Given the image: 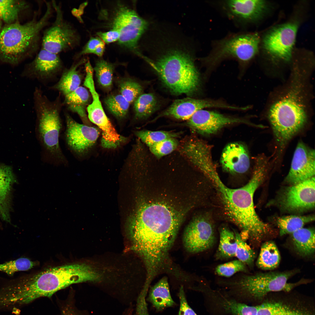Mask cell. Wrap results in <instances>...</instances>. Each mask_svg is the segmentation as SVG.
Masks as SVG:
<instances>
[{"instance_id": "cell-1", "label": "cell", "mask_w": 315, "mask_h": 315, "mask_svg": "<svg viewBox=\"0 0 315 315\" xmlns=\"http://www.w3.org/2000/svg\"><path fill=\"white\" fill-rule=\"evenodd\" d=\"M183 215L168 204L153 202L142 205L131 220L132 249L143 259L148 279L153 280L168 264Z\"/></svg>"}, {"instance_id": "cell-2", "label": "cell", "mask_w": 315, "mask_h": 315, "mask_svg": "<svg viewBox=\"0 0 315 315\" xmlns=\"http://www.w3.org/2000/svg\"><path fill=\"white\" fill-rule=\"evenodd\" d=\"M252 176L244 186L238 188L227 186L217 172L207 178L217 190L229 218L247 234L253 242L262 240L270 233L271 228L259 218L254 209V192L265 177L268 165L265 161L255 162Z\"/></svg>"}, {"instance_id": "cell-3", "label": "cell", "mask_w": 315, "mask_h": 315, "mask_svg": "<svg viewBox=\"0 0 315 315\" xmlns=\"http://www.w3.org/2000/svg\"><path fill=\"white\" fill-rule=\"evenodd\" d=\"M46 10L41 17L38 12L23 24H7L0 34V61L16 65L37 53L41 47L43 32L49 24L54 10L51 2L45 1Z\"/></svg>"}, {"instance_id": "cell-4", "label": "cell", "mask_w": 315, "mask_h": 315, "mask_svg": "<svg viewBox=\"0 0 315 315\" xmlns=\"http://www.w3.org/2000/svg\"><path fill=\"white\" fill-rule=\"evenodd\" d=\"M101 274L89 264L78 262L49 268L23 277L19 285L23 300L29 302L41 297H51L71 284L101 280Z\"/></svg>"}, {"instance_id": "cell-5", "label": "cell", "mask_w": 315, "mask_h": 315, "mask_svg": "<svg viewBox=\"0 0 315 315\" xmlns=\"http://www.w3.org/2000/svg\"><path fill=\"white\" fill-rule=\"evenodd\" d=\"M33 99L36 115V136L41 147L42 158L50 164L67 166L68 161L59 143L62 126L60 114L63 106L61 94L51 101L40 88L36 87Z\"/></svg>"}, {"instance_id": "cell-6", "label": "cell", "mask_w": 315, "mask_h": 315, "mask_svg": "<svg viewBox=\"0 0 315 315\" xmlns=\"http://www.w3.org/2000/svg\"><path fill=\"white\" fill-rule=\"evenodd\" d=\"M150 63L163 83L173 94L191 96L198 91L200 85V75L189 54L172 50L155 63Z\"/></svg>"}, {"instance_id": "cell-7", "label": "cell", "mask_w": 315, "mask_h": 315, "mask_svg": "<svg viewBox=\"0 0 315 315\" xmlns=\"http://www.w3.org/2000/svg\"><path fill=\"white\" fill-rule=\"evenodd\" d=\"M286 93L271 107L269 119L276 141L283 148L303 127L307 115L301 87L296 79Z\"/></svg>"}, {"instance_id": "cell-8", "label": "cell", "mask_w": 315, "mask_h": 315, "mask_svg": "<svg viewBox=\"0 0 315 315\" xmlns=\"http://www.w3.org/2000/svg\"><path fill=\"white\" fill-rule=\"evenodd\" d=\"M260 41L257 33L231 34L213 42L210 51L202 60L209 67L229 58L236 60L241 64H246L257 54Z\"/></svg>"}, {"instance_id": "cell-9", "label": "cell", "mask_w": 315, "mask_h": 315, "mask_svg": "<svg viewBox=\"0 0 315 315\" xmlns=\"http://www.w3.org/2000/svg\"><path fill=\"white\" fill-rule=\"evenodd\" d=\"M295 271L270 272L244 276L230 282L228 287L231 292L241 299L258 300L269 293L288 291L296 284L287 283Z\"/></svg>"}, {"instance_id": "cell-10", "label": "cell", "mask_w": 315, "mask_h": 315, "mask_svg": "<svg viewBox=\"0 0 315 315\" xmlns=\"http://www.w3.org/2000/svg\"><path fill=\"white\" fill-rule=\"evenodd\" d=\"M51 3L55 18L43 32L41 48L59 55L77 48L80 44V36L75 26L64 18L61 5L54 1Z\"/></svg>"}, {"instance_id": "cell-11", "label": "cell", "mask_w": 315, "mask_h": 315, "mask_svg": "<svg viewBox=\"0 0 315 315\" xmlns=\"http://www.w3.org/2000/svg\"><path fill=\"white\" fill-rule=\"evenodd\" d=\"M298 25L288 22L276 26L266 33L262 41L263 49L273 60L284 62L291 59Z\"/></svg>"}, {"instance_id": "cell-12", "label": "cell", "mask_w": 315, "mask_h": 315, "mask_svg": "<svg viewBox=\"0 0 315 315\" xmlns=\"http://www.w3.org/2000/svg\"><path fill=\"white\" fill-rule=\"evenodd\" d=\"M113 23V28L119 33L120 44L140 56L141 54L137 49L138 42L148 26L147 22L134 10L121 6L117 10Z\"/></svg>"}, {"instance_id": "cell-13", "label": "cell", "mask_w": 315, "mask_h": 315, "mask_svg": "<svg viewBox=\"0 0 315 315\" xmlns=\"http://www.w3.org/2000/svg\"><path fill=\"white\" fill-rule=\"evenodd\" d=\"M66 127L64 138L68 149L77 158L81 159L95 144L99 135L97 128L79 123L65 112Z\"/></svg>"}, {"instance_id": "cell-14", "label": "cell", "mask_w": 315, "mask_h": 315, "mask_svg": "<svg viewBox=\"0 0 315 315\" xmlns=\"http://www.w3.org/2000/svg\"><path fill=\"white\" fill-rule=\"evenodd\" d=\"M65 68L59 54L41 48L33 60L26 65L21 76L46 83L61 74Z\"/></svg>"}, {"instance_id": "cell-15", "label": "cell", "mask_w": 315, "mask_h": 315, "mask_svg": "<svg viewBox=\"0 0 315 315\" xmlns=\"http://www.w3.org/2000/svg\"><path fill=\"white\" fill-rule=\"evenodd\" d=\"M218 3L229 19L241 25L259 20L269 7L268 3L262 0H228Z\"/></svg>"}, {"instance_id": "cell-16", "label": "cell", "mask_w": 315, "mask_h": 315, "mask_svg": "<svg viewBox=\"0 0 315 315\" xmlns=\"http://www.w3.org/2000/svg\"><path fill=\"white\" fill-rule=\"evenodd\" d=\"M279 204L283 210L301 212L315 206V177L287 187L281 193Z\"/></svg>"}, {"instance_id": "cell-17", "label": "cell", "mask_w": 315, "mask_h": 315, "mask_svg": "<svg viewBox=\"0 0 315 315\" xmlns=\"http://www.w3.org/2000/svg\"><path fill=\"white\" fill-rule=\"evenodd\" d=\"M215 239L212 223L207 217L200 216L194 218L187 227L183 242L188 251L195 253L210 249L214 245Z\"/></svg>"}, {"instance_id": "cell-18", "label": "cell", "mask_w": 315, "mask_h": 315, "mask_svg": "<svg viewBox=\"0 0 315 315\" xmlns=\"http://www.w3.org/2000/svg\"><path fill=\"white\" fill-rule=\"evenodd\" d=\"M248 123L245 120L229 116L213 111L202 109L195 112L186 124L202 135L214 134L224 127L235 123Z\"/></svg>"}, {"instance_id": "cell-19", "label": "cell", "mask_w": 315, "mask_h": 315, "mask_svg": "<svg viewBox=\"0 0 315 315\" xmlns=\"http://www.w3.org/2000/svg\"><path fill=\"white\" fill-rule=\"evenodd\" d=\"M315 164L314 150L308 148L302 142H299L286 178V181L293 185L314 177Z\"/></svg>"}, {"instance_id": "cell-20", "label": "cell", "mask_w": 315, "mask_h": 315, "mask_svg": "<svg viewBox=\"0 0 315 315\" xmlns=\"http://www.w3.org/2000/svg\"><path fill=\"white\" fill-rule=\"evenodd\" d=\"M208 108L230 109V106L216 100L187 97L175 100L155 119L160 117H168L178 120H187L197 111Z\"/></svg>"}, {"instance_id": "cell-21", "label": "cell", "mask_w": 315, "mask_h": 315, "mask_svg": "<svg viewBox=\"0 0 315 315\" xmlns=\"http://www.w3.org/2000/svg\"><path fill=\"white\" fill-rule=\"evenodd\" d=\"M220 161L224 170L234 174L246 172L250 165L247 149L244 145L239 142L227 145L222 152Z\"/></svg>"}, {"instance_id": "cell-22", "label": "cell", "mask_w": 315, "mask_h": 315, "mask_svg": "<svg viewBox=\"0 0 315 315\" xmlns=\"http://www.w3.org/2000/svg\"><path fill=\"white\" fill-rule=\"evenodd\" d=\"M208 298L217 308L224 313L231 315H257L258 307L251 306L213 290L206 291Z\"/></svg>"}, {"instance_id": "cell-23", "label": "cell", "mask_w": 315, "mask_h": 315, "mask_svg": "<svg viewBox=\"0 0 315 315\" xmlns=\"http://www.w3.org/2000/svg\"><path fill=\"white\" fill-rule=\"evenodd\" d=\"M85 62L84 59L75 61L69 68H65L58 81L49 89L58 91L64 96L76 90L80 86L82 80L78 68Z\"/></svg>"}, {"instance_id": "cell-24", "label": "cell", "mask_w": 315, "mask_h": 315, "mask_svg": "<svg viewBox=\"0 0 315 315\" xmlns=\"http://www.w3.org/2000/svg\"><path fill=\"white\" fill-rule=\"evenodd\" d=\"M15 181L11 167L0 163V216L7 222L10 220V192Z\"/></svg>"}, {"instance_id": "cell-25", "label": "cell", "mask_w": 315, "mask_h": 315, "mask_svg": "<svg viewBox=\"0 0 315 315\" xmlns=\"http://www.w3.org/2000/svg\"><path fill=\"white\" fill-rule=\"evenodd\" d=\"M90 98V94L85 87L80 86L72 92L64 96L63 106L79 116L83 124L90 126L86 113V106Z\"/></svg>"}, {"instance_id": "cell-26", "label": "cell", "mask_w": 315, "mask_h": 315, "mask_svg": "<svg viewBox=\"0 0 315 315\" xmlns=\"http://www.w3.org/2000/svg\"><path fill=\"white\" fill-rule=\"evenodd\" d=\"M258 306L257 315H314L306 309L280 300L266 301Z\"/></svg>"}, {"instance_id": "cell-27", "label": "cell", "mask_w": 315, "mask_h": 315, "mask_svg": "<svg viewBox=\"0 0 315 315\" xmlns=\"http://www.w3.org/2000/svg\"><path fill=\"white\" fill-rule=\"evenodd\" d=\"M148 300L159 311L176 305L171 295L167 278H162L151 288Z\"/></svg>"}, {"instance_id": "cell-28", "label": "cell", "mask_w": 315, "mask_h": 315, "mask_svg": "<svg viewBox=\"0 0 315 315\" xmlns=\"http://www.w3.org/2000/svg\"><path fill=\"white\" fill-rule=\"evenodd\" d=\"M294 248L300 256L306 257L315 251V231L311 228H302L292 234Z\"/></svg>"}, {"instance_id": "cell-29", "label": "cell", "mask_w": 315, "mask_h": 315, "mask_svg": "<svg viewBox=\"0 0 315 315\" xmlns=\"http://www.w3.org/2000/svg\"><path fill=\"white\" fill-rule=\"evenodd\" d=\"M280 259V254L275 243L272 241H267L261 247L256 265L261 269L272 270L279 265Z\"/></svg>"}, {"instance_id": "cell-30", "label": "cell", "mask_w": 315, "mask_h": 315, "mask_svg": "<svg viewBox=\"0 0 315 315\" xmlns=\"http://www.w3.org/2000/svg\"><path fill=\"white\" fill-rule=\"evenodd\" d=\"M237 243L235 233L226 228L220 231V241L216 254L217 259L230 258L235 256Z\"/></svg>"}, {"instance_id": "cell-31", "label": "cell", "mask_w": 315, "mask_h": 315, "mask_svg": "<svg viewBox=\"0 0 315 315\" xmlns=\"http://www.w3.org/2000/svg\"><path fill=\"white\" fill-rule=\"evenodd\" d=\"M29 7L28 3L24 1L0 0V19L7 24L14 22L20 13Z\"/></svg>"}, {"instance_id": "cell-32", "label": "cell", "mask_w": 315, "mask_h": 315, "mask_svg": "<svg viewBox=\"0 0 315 315\" xmlns=\"http://www.w3.org/2000/svg\"><path fill=\"white\" fill-rule=\"evenodd\" d=\"M314 215L298 216L290 215L278 218L277 224L281 235L292 234L303 228L306 224L314 221Z\"/></svg>"}, {"instance_id": "cell-33", "label": "cell", "mask_w": 315, "mask_h": 315, "mask_svg": "<svg viewBox=\"0 0 315 315\" xmlns=\"http://www.w3.org/2000/svg\"><path fill=\"white\" fill-rule=\"evenodd\" d=\"M158 105L157 98L153 94H141L134 102L136 118L141 119L148 117L156 110Z\"/></svg>"}, {"instance_id": "cell-34", "label": "cell", "mask_w": 315, "mask_h": 315, "mask_svg": "<svg viewBox=\"0 0 315 315\" xmlns=\"http://www.w3.org/2000/svg\"><path fill=\"white\" fill-rule=\"evenodd\" d=\"M137 136L150 147L166 139L177 138L180 133L164 131H138L135 132Z\"/></svg>"}, {"instance_id": "cell-35", "label": "cell", "mask_w": 315, "mask_h": 315, "mask_svg": "<svg viewBox=\"0 0 315 315\" xmlns=\"http://www.w3.org/2000/svg\"><path fill=\"white\" fill-rule=\"evenodd\" d=\"M105 103L109 111L118 118H123L128 113L130 104L121 94L108 96Z\"/></svg>"}, {"instance_id": "cell-36", "label": "cell", "mask_w": 315, "mask_h": 315, "mask_svg": "<svg viewBox=\"0 0 315 315\" xmlns=\"http://www.w3.org/2000/svg\"><path fill=\"white\" fill-rule=\"evenodd\" d=\"M114 67L111 64L104 60L98 61L94 69L99 83L105 88L112 85Z\"/></svg>"}, {"instance_id": "cell-37", "label": "cell", "mask_w": 315, "mask_h": 315, "mask_svg": "<svg viewBox=\"0 0 315 315\" xmlns=\"http://www.w3.org/2000/svg\"><path fill=\"white\" fill-rule=\"evenodd\" d=\"M37 264V262L28 258L22 257L0 264V271L12 276L16 272L29 270Z\"/></svg>"}, {"instance_id": "cell-38", "label": "cell", "mask_w": 315, "mask_h": 315, "mask_svg": "<svg viewBox=\"0 0 315 315\" xmlns=\"http://www.w3.org/2000/svg\"><path fill=\"white\" fill-rule=\"evenodd\" d=\"M235 234L237 243L235 256L246 265H251L255 257L254 251L242 239L240 234L235 232Z\"/></svg>"}, {"instance_id": "cell-39", "label": "cell", "mask_w": 315, "mask_h": 315, "mask_svg": "<svg viewBox=\"0 0 315 315\" xmlns=\"http://www.w3.org/2000/svg\"><path fill=\"white\" fill-rule=\"evenodd\" d=\"M121 95L130 104L134 102L141 94L142 88L138 83L131 80H126L120 84Z\"/></svg>"}, {"instance_id": "cell-40", "label": "cell", "mask_w": 315, "mask_h": 315, "mask_svg": "<svg viewBox=\"0 0 315 315\" xmlns=\"http://www.w3.org/2000/svg\"><path fill=\"white\" fill-rule=\"evenodd\" d=\"M178 145V141L176 138H171L149 148L152 153L159 159L172 152L176 149Z\"/></svg>"}, {"instance_id": "cell-41", "label": "cell", "mask_w": 315, "mask_h": 315, "mask_svg": "<svg viewBox=\"0 0 315 315\" xmlns=\"http://www.w3.org/2000/svg\"><path fill=\"white\" fill-rule=\"evenodd\" d=\"M247 271L246 265L238 260L220 265L216 267L215 272L219 276L224 277L231 276L240 272Z\"/></svg>"}, {"instance_id": "cell-42", "label": "cell", "mask_w": 315, "mask_h": 315, "mask_svg": "<svg viewBox=\"0 0 315 315\" xmlns=\"http://www.w3.org/2000/svg\"><path fill=\"white\" fill-rule=\"evenodd\" d=\"M104 43V42L99 38H90L82 50L74 55L73 59L74 60H76L83 55L94 54L96 49L100 45Z\"/></svg>"}, {"instance_id": "cell-43", "label": "cell", "mask_w": 315, "mask_h": 315, "mask_svg": "<svg viewBox=\"0 0 315 315\" xmlns=\"http://www.w3.org/2000/svg\"><path fill=\"white\" fill-rule=\"evenodd\" d=\"M178 296L180 302L178 315H197L188 305L183 286L180 287Z\"/></svg>"}, {"instance_id": "cell-44", "label": "cell", "mask_w": 315, "mask_h": 315, "mask_svg": "<svg viewBox=\"0 0 315 315\" xmlns=\"http://www.w3.org/2000/svg\"><path fill=\"white\" fill-rule=\"evenodd\" d=\"M97 35L104 42L108 44L118 41L120 37L119 32L113 28L106 32H98Z\"/></svg>"}, {"instance_id": "cell-45", "label": "cell", "mask_w": 315, "mask_h": 315, "mask_svg": "<svg viewBox=\"0 0 315 315\" xmlns=\"http://www.w3.org/2000/svg\"><path fill=\"white\" fill-rule=\"evenodd\" d=\"M62 315H77L73 310H68L63 313Z\"/></svg>"}, {"instance_id": "cell-46", "label": "cell", "mask_w": 315, "mask_h": 315, "mask_svg": "<svg viewBox=\"0 0 315 315\" xmlns=\"http://www.w3.org/2000/svg\"><path fill=\"white\" fill-rule=\"evenodd\" d=\"M2 20L0 19V34L1 33V29H2Z\"/></svg>"}, {"instance_id": "cell-47", "label": "cell", "mask_w": 315, "mask_h": 315, "mask_svg": "<svg viewBox=\"0 0 315 315\" xmlns=\"http://www.w3.org/2000/svg\"><path fill=\"white\" fill-rule=\"evenodd\" d=\"M123 315H131V314L129 313L126 312Z\"/></svg>"}]
</instances>
